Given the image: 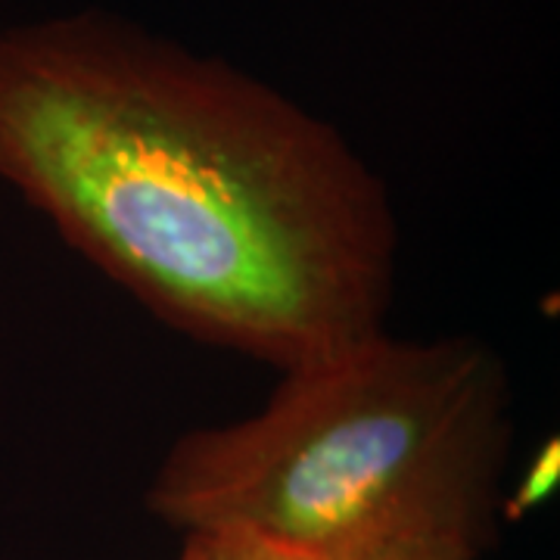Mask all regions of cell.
<instances>
[{
	"mask_svg": "<svg viewBox=\"0 0 560 560\" xmlns=\"http://www.w3.org/2000/svg\"><path fill=\"white\" fill-rule=\"evenodd\" d=\"M0 178L197 340L290 371L383 330L381 178L300 103L135 25L0 35Z\"/></svg>",
	"mask_w": 560,
	"mask_h": 560,
	"instance_id": "6da1fadb",
	"label": "cell"
},
{
	"mask_svg": "<svg viewBox=\"0 0 560 560\" xmlns=\"http://www.w3.org/2000/svg\"><path fill=\"white\" fill-rule=\"evenodd\" d=\"M265 408L180 436L147 508L302 560H480L499 536L511 386L474 337L386 330L280 371Z\"/></svg>",
	"mask_w": 560,
	"mask_h": 560,
	"instance_id": "7a4b0ae2",
	"label": "cell"
},
{
	"mask_svg": "<svg viewBox=\"0 0 560 560\" xmlns=\"http://www.w3.org/2000/svg\"><path fill=\"white\" fill-rule=\"evenodd\" d=\"M560 482V445L558 440H545L529 455L523 474L514 480L508 492H501L499 517L501 523H517L529 517L533 511H539L545 501L555 495Z\"/></svg>",
	"mask_w": 560,
	"mask_h": 560,
	"instance_id": "3957f363",
	"label": "cell"
},
{
	"mask_svg": "<svg viewBox=\"0 0 560 560\" xmlns=\"http://www.w3.org/2000/svg\"><path fill=\"white\" fill-rule=\"evenodd\" d=\"M180 560H302L280 551L268 541L241 536V533H194L184 536Z\"/></svg>",
	"mask_w": 560,
	"mask_h": 560,
	"instance_id": "277c9868",
	"label": "cell"
}]
</instances>
